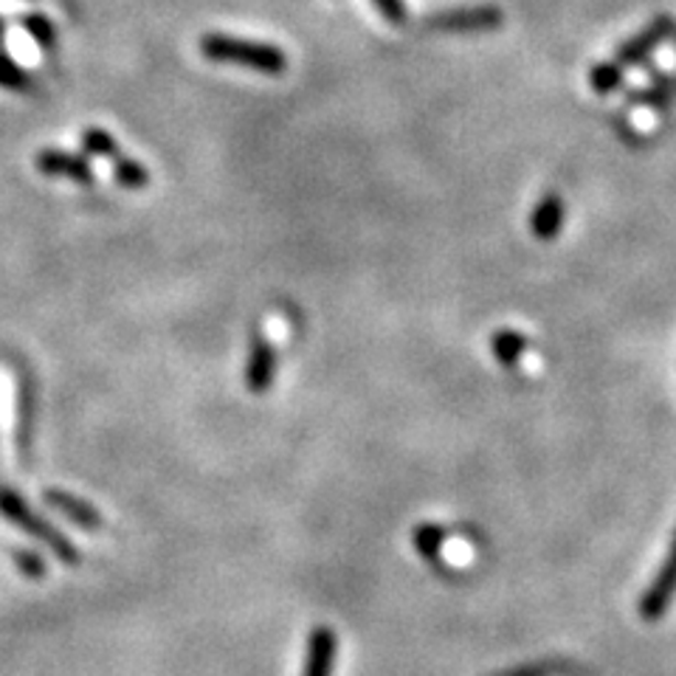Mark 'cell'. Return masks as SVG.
<instances>
[{
    "mask_svg": "<svg viewBox=\"0 0 676 676\" xmlns=\"http://www.w3.org/2000/svg\"><path fill=\"white\" fill-rule=\"evenodd\" d=\"M200 54L211 63H235L243 65V68L260 70V74H271V77L287 68L285 54L276 45L229 37V34H206L200 40Z\"/></svg>",
    "mask_w": 676,
    "mask_h": 676,
    "instance_id": "obj_1",
    "label": "cell"
},
{
    "mask_svg": "<svg viewBox=\"0 0 676 676\" xmlns=\"http://www.w3.org/2000/svg\"><path fill=\"white\" fill-rule=\"evenodd\" d=\"M0 513H3V516H7L9 522L14 524V527H20L23 533H29L32 538L43 542L45 547L57 555L59 561L70 564V567H77L79 549L74 547V544H70L68 538H65L63 533L54 527V524H48L45 519H40L37 513H34L32 508L23 502V497H18L12 488H0Z\"/></svg>",
    "mask_w": 676,
    "mask_h": 676,
    "instance_id": "obj_2",
    "label": "cell"
},
{
    "mask_svg": "<svg viewBox=\"0 0 676 676\" xmlns=\"http://www.w3.org/2000/svg\"><path fill=\"white\" fill-rule=\"evenodd\" d=\"M676 598V536L670 542L668 555H665L663 567H659L657 578L651 581L648 592L640 600V614L643 620H659L668 612L670 600Z\"/></svg>",
    "mask_w": 676,
    "mask_h": 676,
    "instance_id": "obj_3",
    "label": "cell"
},
{
    "mask_svg": "<svg viewBox=\"0 0 676 676\" xmlns=\"http://www.w3.org/2000/svg\"><path fill=\"white\" fill-rule=\"evenodd\" d=\"M502 14L499 9L477 7V9H454V12H440L428 20V26L440 32H482V29H497Z\"/></svg>",
    "mask_w": 676,
    "mask_h": 676,
    "instance_id": "obj_4",
    "label": "cell"
},
{
    "mask_svg": "<svg viewBox=\"0 0 676 676\" xmlns=\"http://www.w3.org/2000/svg\"><path fill=\"white\" fill-rule=\"evenodd\" d=\"M34 166L48 178H70L83 186L94 184V170L83 155H70L63 153V150H43L34 159Z\"/></svg>",
    "mask_w": 676,
    "mask_h": 676,
    "instance_id": "obj_5",
    "label": "cell"
},
{
    "mask_svg": "<svg viewBox=\"0 0 676 676\" xmlns=\"http://www.w3.org/2000/svg\"><path fill=\"white\" fill-rule=\"evenodd\" d=\"M276 378V350L269 338L257 336L249 352V364H246V386L254 395L271 390V383Z\"/></svg>",
    "mask_w": 676,
    "mask_h": 676,
    "instance_id": "obj_6",
    "label": "cell"
},
{
    "mask_svg": "<svg viewBox=\"0 0 676 676\" xmlns=\"http://www.w3.org/2000/svg\"><path fill=\"white\" fill-rule=\"evenodd\" d=\"M336 651L338 640L332 629H327V625L313 629L310 637H307V657L302 676H330L332 663H336Z\"/></svg>",
    "mask_w": 676,
    "mask_h": 676,
    "instance_id": "obj_7",
    "label": "cell"
},
{
    "mask_svg": "<svg viewBox=\"0 0 676 676\" xmlns=\"http://www.w3.org/2000/svg\"><path fill=\"white\" fill-rule=\"evenodd\" d=\"M43 499H45V504L52 508V511L63 513V516L68 519V522L77 524V527H83V530H99V527H102V513L96 511L94 504H88V502H83L79 497H74V493H65V491H57V488H54V491H45Z\"/></svg>",
    "mask_w": 676,
    "mask_h": 676,
    "instance_id": "obj_8",
    "label": "cell"
},
{
    "mask_svg": "<svg viewBox=\"0 0 676 676\" xmlns=\"http://www.w3.org/2000/svg\"><path fill=\"white\" fill-rule=\"evenodd\" d=\"M670 29L674 26H670V20H665V18L657 20V23H651L645 32H640L637 37L629 40V43L620 48L618 65H634V63H640V59L648 57V54L654 52V48H657L665 37H668Z\"/></svg>",
    "mask_w": 676,
    "mask_h": 676,
    "instance_id": "obj_9",
    "label": "cell"
},
{
    "mask_svg": "<svg viewBox=\"0 0 676 676\" xmlns=\"http://www.w3.org/2000/svg\"><path fill=\"white\" fill-rule=\"evenodd\" d=\"M561 226H564L561 198H558V195H544V198L538 200L536 209H533V217H530V229H533V235H536L538 240H553V237H558Z\"/></svg>",
    "mask_w": 676,
    "mask_h": 676,
    "instance_id": "obj_10",
    "label": "cell"
},
{
    "mask_svg": "<svg viewBox=\"0 0 676 676\" xmlns=\"http://www.w3.org/2000/svg\"><path fill=\"white\" fill-rule=\"evenodd\" d=\"M524 347H527V338H524L522 332H516V330H499V332H493L491 350H493V356H497L504 367L516 364L519 358H522Z\"/></svg>",
    "mask_w": 676,
    "mask_h": 676,
    "instance_id": "obj_11",
    "label": "cell"
},
{
    "mask_svg": "<svg viewBox=\"0 0 676 676\" xmlns=\"http://www.w3.org/2000/svg\"><path fill=\"white\" fill-rule=\"evenodd\" d=\"M116 184L124 189H144L150 184L148 166L133 159H116Z\"/></svg>",
    "mask_w": 676,
    "mask_h": 676,
    "instance_id": "obj_12",
    "label": "cell"
},
{
    "mask_svg": "<svg viewBox=\"0 0 676 676\" xmlns=\"http://www.w3.org/2000/svg\"><path fill=\"white\" fill-rule=\"evenodd\" d=\"M83 150L96 155V159H119V144L105 130H85L83 133Z\"/></svg>",
    "mask_w": 676,
    "mask_h": 676,
    "instance_id": "obj_13",
    "label": "cell"
},
{
    "mask_svg": "<svg viewBox=\"0 0 676 676\" xmlns=\"http://www.w3.org/2000/svg\"><path fill=\"white\" fill-rule=\"evenodd\" d=\"M443 544H446V533L437 524H421L415 530V547L423 558H437Z\"/></svg>",
    "mask_w": 676,
    "mask_h": 676,
    "instance_id": "obj_14",
    "label": "cell"
},
{
    "mask_svg": "<svg viewBox=\"0 0 676 676\" xmlns=\"http://www.w3.org/2000/svg\"><path fill=\"white\" fill-rule=\"evenodd\" d=\"M620 77H623V68H620L618 63H600L592 68L589 83H592V88L598 90V94H609V90L618 88Z\"/></svg>",
    "mask_w": 676,
    "mask_h": 676,
    "instance_id": "obj_15",
    "label": "cell"
},
{
    "mask_svg": "<svg viewBox=\"0 0 676 676\" xmlns=\"http://www.w3.org/2000/svg\"><path fill=\"white\" fill-rule=\"evenodd\" d=\"M0 85L3 88H12V90H32L34 83L32 77H29L26 70L18 68V65L12 63V59L0 57Z\"/></svg>",
    "mask_w": 676,
    "mask_h": 676,
    "instance_id": "obj_16",
    "label": "cell"
},
{
    "mask_svg": "<svg viewBox=\"0 0 676 676\" xmlns=\"http://www.w3.org/2000/svg\"><path fill=\"white\" fill-rule=\"evenodd\" d=\"M14 564H18V569L26 578H43L45 575V564L43 558H40L37 553H32V549H14Z\"/></svg>",
    "mask_w": 676,
    "mask_h": 676,
    "instance_id": "obj_17",
    "label": "cell"
},
{
    "mask_svg": "<svg viewBox=\"0 0 676 676\" xmlns=\"http://www.w3.org/2000/svg\"><path fill=\"white\" fill-rule=\"evenodd\" d=\"M23 26H26V32L32 34V37L37 40L43 48H52V45H54V29H52V23H48V20L40 18V14H29V18L23 20Z\"/></svg>",
    "mask_w": 676,
    "mask_h": 676,
    "instance_id": "obj_18",
    "label": "cell"
},
{
    "mask_svg": "<svg viewBox=\"0 0 676 676\" xmlns=\"http://www.w3.org/2000/svg\"><path fill=\"white\" fill-rule=\"evenodd\" d=\"M20 421H18V428H20V446L26 448L29 446V428H32V395H29V386H20Z\"/></svg>",
    "mask_w": 676,
    "mask_h": 676,
    "instance_id": "obj_19",
    "label": "cell"
},
{
    "mask_svg": "<svg viewBox=\"0 0 676 676\" xmlns=\"http://www.w3.org/2000/svg\"><path fill=\"white\" fill-rule=\"evenodd\" d=\"M378 7V12L383 14V18H390L392 23H403V18H406V7H403V0H372Z\"/></svg>",
    "mask_w": 676,
    "mask_h": 676,
    "instance_id": "obj_20",
    "label": "cell"
},
{
    "mask_svg": "<svg viewBox=\"0 0 676 676\" xmlns=\"http://www.w3.org/2000/svg\"><path fill=\"white\" fill-rule=\"evenodd\" d=\"M0 32H3V26H0Z\"/></svg>",
    "mask_w": 676,
    "mask_h": 676,
    "instance_id": "obj_21",
    "label": "cell"
}]
</instances>
